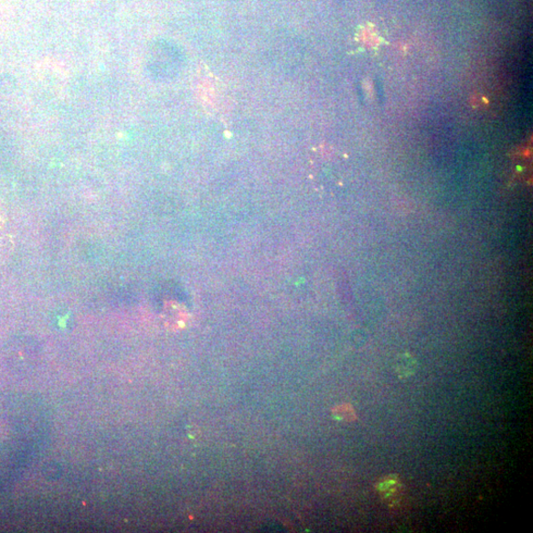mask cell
I'll return each mask as SVG.
<instances>
[{
	"label": "cell",
	"mask_w": 533,
	"mask_h": 533,
	"mask_svg": "<svg viewBox=\"0 0 533 533\" xmlns=\"http://www.w3.org/2000/svg\"><path fill=\"white\" fill-rule=\"evenodd\" d=\"M400 488V482L396 479H387L386 481L380 482L378 490L382 493L388 499L391 496L396 495Z\"/></svg>",
	"instance_id": "obj_1"
},
{
	"label": "cell",
	"mask_w": 533,
	"mask_h": 533,
	"mask_svg": "<svg viewBox=\"0 0 533 533\" xmlns=\"http://www.w3.org/2000/svg\"><path fill=\"white\" fill-rule=\"evenodd\" d=\"M334 413L336 414L340 420L350 421L355 418L354 412L348 405L339 406L337 410H335Z\"/></svg>",
	"instance_id": "obj_2"
}]
</instances>
